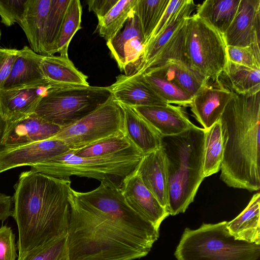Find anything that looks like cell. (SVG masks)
<instances>
[{
  "instance_id": "cell-1",
  "label": "cell",
  "mask_w": 260,
  "mask_h": 260,
  "mask_svg": "<svg viewBox=\"0 0 260 260\" xmlns=\"http://www.w3.org/2000/svg\"><path fill=\"white\" fill-rule=\"evenodd\" d=\"M67 233L70 260H134L146 256L159 230L127 204L107 178L86 192L70 188Z\"/></svg>"
},
{
  "instance_id": "cell-2",
  "label": "cell",
  "mask_w": 260,
  "mask_h": 260,
  "mask_svg": "<svg viewBox=\"0 0 260 260\" xmlns=\"http://www.w3.org/2000/svg\"><path fill=\"white\" fill-rule=\"evenodd\" d=\"M71 181L30 170L14 188L12 217L18 228V256L67 236Z\"/></svg>"
},
{
  "instance_id": "cell-3",
  "label": "cell",
  "mask_w": 260,
  "mask_h": 260,
  "mask_svg": "<svg viewBox=\"0 0 260 260\" xmlns=\"http://www.w3.org/2000/svg\"><path fill=\"white\" fill-rule=\"evenodd\" d=\"M233 96L220 118L224 151L220 179L228 186L260 188V92Z\"/></svg>"
},
{
  "instance_id": "cell-4",
  "label": "cell",
  "mask_w": 260,
  "mask_h": 260,
  "mask_svg": "<svg viewBox=\"0 0 260 260\" xmlns=\"http://www.w3.org/2000/svg\"><path fill=\"white\" fill-rule=\"evenodd\" d=\"M204 138L205 129L196 125L177 135L161 136L160 146L167 166L171 215L186 211L205 178Z\"/></svg>"
},
{
  "instance_id": "cell-5",
  "label": "cell",
  "mask_w": 260,
  "mask_h": 260,
  "mask_svg": "<svg viewBox=\"0 0 260 260\" xmlns=\"http://www.w3.org/2000/svg\"><path fill=\"white\" fill-rule=\"evenodd\" d=\"M226 223H204L196 230L185 228L174 253L177 260H257L260 245L236 240Z\"/></svg>"
},
{
  "instance_id": "cell-6",
  "label": "cell",
  "mask_w": 260,
  "mask_h": 260,
  "mask_svg": "<svg viewBox=\"0 0 260 260\" xmlns=\"http://www.w3.org/2000/svg\"><path fill=\"white\" fill-rule=\"evenodd\" d=\"M143 154L135 146L114 153L80 157L72 150L30 167V170L59 178L73 175L101 181L109 178L123 179L135 171Z\"/></svg>"
},
{
  "instance_id": "cell-7",
  "label": "cell",
  "mask_w": 260,
  "mask_h": 260,
  "mask_svg": "<svg viewBox=\"0 0 260 260\" xmlns=\"http://www.w3.org/2000/svg\"><path fill=\"white\" fill-rule=\"evenodd\" d=\"M112 97L109 87H50L41 98L35 113L62 128L81 119Z\"/></svg>"
},
{
  "instance_id": "cell-8",
  "label": "cell",
  "mask_w": 260,
  "mask_h": 260,
  "mask_svg": "<svg viewBox=\"0 0 260 260\" xmlns=\"http://www.w3.org/2000/svg\"><path fill=\"white\" fill-rule=\"evenodd\" d=\"M226 47L223 35L197 14L187 19L185 49L191 69L219 83L228 60Z\"/></svg>"
},
{
  "instance_id": "cell-9",
  "label": "cell",
  "mask_w": 260,
  "mask_h": 260,
  "mask_svg": "<svg viewBox=\"0 0 260 260\" xmlns=\"http://www.w3.org/2000/svg\"><path fill=\"white\" fill-rule=\"evenodd\" d=\"M125 133L124 114L113 96L95 110L74 123L62 127L54 136L72 150L79 149L97 141Z\"/></svg>"
},
{
  "instance_id": "cell-10",
  "label": "cell",
  "mask_w": 260,
  "mask_h": 260,
  "mask_svg": "<svg viewBox=\"0 0 260 260\" xmlns=\"http://www.w3.org/2000/svg\"><path fill=\"white\" fill-rule=\"evenodd\" d=\"M107 45L112 57L125 75L130 76L137 72L146 42L136 13L114 37L107 41Z\"/></svg>"
},
{
  "instance_id": "cell-11",
  "label": "cell",
  "mask_w": 260,
  "mask_h": 260,
  "mask_svg": "<svg viewBox=\"0 0 260 260\" xmlns=\"http://www.w3.org/2000/svg\"><path fill=\"white\" fill-rule=\"evenodd\" d=\"M71 149L62 141L49 139L0 150V174L16 167L32 166Z\"/></svg>"
},
{
  "instance_id": "cell-12",
  "label": "cell",
  "mask_w": 260,
  "mask_h": 260,
  "mask_svg": "<svg viewBox=\"0 0 260 260\" xmlns=\"http://www.w3.org/2000/svg\"><path fill=\"white\" fill-rule=\"evenodd\" d=\"M260 0H240L235 17L223 35L226 46L259 48Z\"/></svg>"
},
{
  "instance_id": "cell-13",
  "label": "cell",
  "mask_w": 260,
  "mask_h": 260,
  "mask_svg": "<svg viewBox=\"0 0 260 260\" xmlns=\"http://www.w3.org/2000/svg\"><path fill=\"white\" fill-rule=\"evenodd\" d=\"M119 186L128 205L159 230L160 224L170 214L145 186L136 170L122 179Z\"/></svg>"
},
{
  "instance_id": "cell-14",
  "label": "cell",
  "mask_w": 260,
  "mask_h": 260,
  "mask_svg": "<svg viewBox=\"0 0 260 260\" xmlns=\"http://www.w3.org/2000/svg\"><path fill=\"white\" fill-rule=\"evenodd\" d=\"M47 81L0 89V115L6 122L14 121L35 113L48 89Z\"/></svg>"
},
{
  "instance_id": "cell-15",
  "label": "cell",
  "mask_w": 260,
  "mask_h": 260,
  "mask_svg": "<svg viewBox=\"0 0 260 260\" xmlns=\"http://www.w3.org/2000/svg\"><path fill=\"white\" fill-rule=\"evenodd\" d=\"M62 127L48 122L35 113L6 122L2 144L11 147L51 138Z\"/></svg>"
},
{
  "instance_id": "cell-16",
  "label": "cell",
  "mask_w": 260,
  "mask_h": 260,
  "mask_svg": "<svg viewBox=\"0 0 260 260\" xmlns=\"http://www.w3.org/2000/svg\"><path fill=\"white\" fill-rule=\"evenodd\" d=\"M232 96V92L220 82L209 83L193 97L190 110L206 130L220 119Z\"/></svg>"
},
{
  "instance_id": "cell-17",
  "label": "cell",
  "mask_w": 260,
  "mask_h": 260,
  "mask_svg": "<svg viewBox=\"0 0 260 260\" xmlns=\"http://www.w3.org/2000/svg\"><path fill=\"white\" fill-rule=\"evenodd\" d=\"M114 100L130 107L168 105L146 81L142 74H121L108 86Z\"/></svg>"
},
{
  "instance_id": "cell-18",
  "label": "cell",
  "mask_w": 260,
  "mask_h": 260,
  "mask_svg": "<svg viewBox=\"0 0 260 260\" xmlns=\"http://www.w3.org/2000/svg\"><path fill=\"white\" fill-rule=\"evenodd\" d=\"M136 171L145 186L169 212L167 170L161 147L144 154Z\"/></svg>"
},
{
  "instance_id": "cell-19",
  "label": "cell",
  "mask_w": 260,
  "mask_h": 260,
  "mask_svg": "<svg viewBox=\"0 0 260 260\" xmlns=\"http://www.w3.org/2000/svg\"><path fill=\"white\" fill-rule=\"evenodd\" d=\"M133 108L162 136L177 135L196 126L179 106L168 104Z\"/></svg>"
},
{
  "instance_id": "cell-20",
  "label": "cell",
  "mask_w": 260,
  "mask_h": 260,
  "mask_svg": "<svg viewBox=\"0 0 260 260\" xmlns=\"http://www.w3.org/2000/svg\"><path fill=\"white\" fill-rule=\"evenodd\" d=\"M41 67L51 87L89 86L87 76L78 70L68 57L43 56Z\"/></svg>"
},
{
  "instance_id": "cell-21",
  "label": "cell",
  "mask_w": 260,
  "mask_h": 260,
  "mask_svg": "<svg viewBox=\"0 0 260 260\" xmlns=\"http://www.w3.org/2000/svg\"><path fill=\"white\" fill-rule=\"evenodd\" d=\"M119 104L123 111L125 132L143 155L159 147L161 135L133 107Z\"/></svg>"
},
{
  "instance_id": "cell-22",
  "label": "cell",
  "mask_w": 260,
  "mask_h": 260,
  "mask_svg": "<svg viewBox=\"0 0 260 260\" xmlns=\"http://www.w3.org/2000/svg\"><path fill=\"white\" fill-rule=\"evenodd\" d=\"M51 0H28L26 10L19 25L23 30L31 49L44 55L46 21Z\"/></svg>"
},
{
  "instance_id": "cell-23",
  "label": "cell",
  "mask_w": 260,
  "mask_h": 260,
  "mask_svg": "<svg viewBox=\"0 0 260 260\" xmlns=\"http://www.w3.org/2000/svg\"><path fill=\"white\" fill-rule=\"evenodd\" d=\"M43 57L27 46L19 50L10 74L2 89L47 81L41 67Z\"/></svg>"
},
{
  "instance_id": "cell-24",
  "label": "cell",
  "mask_w": 260,
  "mask_h": 260,
  "mask_svg": "<svg viewBox=\"0 0 260 260\" xmlns=\"http://www.w3.org/2000/svg\"><path fill=\"white\" fill-rule=\"evenodd\" d=\"M260 194L255 193L246 207L226 223L229 233L236 239L260 245Z\"/></svg>"
},
{
  "instance_id": "cell-25",
  "label": "cell",
  "mask_w": 260,
  "mask_h": 260,
  "mask_svg": "<svg viewBox=\"0 0 260 260\" xmlns=\"http://www.w3.org/2000/svg\"><path fill=\"white\" fill-rule=\"evenodd\" d=\"M197 7L193 1L185 0L182 6L173 13L159 34L146 44L136 73L155 56Z\"/></svg>"
},
{
  "instance_id": "cell-26",
  "label": "cell",
  "mask_w": 260,
  "mask_h": 260,
  "mask_svg": "<svg viewBox=\"0 0 260 260\" xmlns=\"http://www.w3.org/2000/svg\"><path fill=\"white\" fill-rule=\"evenodd\" d=\"M219 82L230 91L240 94L260 91V69H253L230 61L219 77Z\"/></svg>"
},
{
  "instance_id": "cell-27",
  "label": "cell",
  "mask_w": 260,
  "mask_h": 260,
  "mask_svg": "<svg viewBox=\"0 0 260 260\" xmlns=\"http://www.w3.org/2000/svg\"><path fill=\"white\" fill-rule=\"evenodd\" d=\"M240 0H206L197 5V13L223 35L237 13Z\"/></svg>"
},
{
  "instance_id": "cell-28",
  "label": "cell",
  "mask_w": 260,
  "mask_h": 260,
  "mask_svg": "<svg viewBox=\"0 0 260 260\" xmlns=\"http://www.w3.org/2000/svg\"><path fill=\"white\" fill-rule=\"evenodd\" d=\"M147 72H155L167 78L192 97L209 83L189 66L180 62H171L144 73Z\"/></svg>"
},
{
  "instance_id": "cell-29",
  "label": "cell",
  "mask_w": 260,
  "mask_h": 260,
  "mask_svg": "<svg viewBox=\"0 0 260 260\" xmlns=\"http://www.w3.org/2000/svg\"><path fill=\"white\" fill-rule=\"evenodd\" d=\"M187 19L155 56L136 74H141L171 62H180L189 66L185 49Z\"/></svg>"
},
{
  "instance_id": "cell-30",
  "label": "cell",
  "mask_w": 260,
  "mask_h": 260,
  "mask_svg": "<svg viewBox=\"0 0 260 260\" xmlns=\"http://www.w3.org/2000/svg\"><path fill=\"white\" fill-rule=\"evenodd\" d=\"M224 146L220 119L205 130L203 174L204 178L220 170Z\"/></svg>"
},
{
  "instance_id": "cell-31",
  "label": "cell",
  "mask_w": 260,
  "mask_h": 260,
  "mask_svg": "<svg viewBox=\"0 0 260 260\" xmlns=\"http://www.w3.org/2000/svg\"><path fill=\"white\" fill-rule=\"evenodd\" d=\"M137 0H118L108 13L98 21L96 31L106 41L114 37L135 13Z\"/></svg>"
},
{
  "instance_id": "cell-32",
  "label": "cell",
  "mask_w": 260,
  "mask_h": 260,
  "mask_svg": "<svg viewBox=\"0 0 260 260\" xmlns=\"http://www.w3.org/2000/svg\"><path fill=\"white\" fill-rule=\"evenodd\" d=\"M142 75L155 92L168 104L190 107L193 97L175 83L155 72H147Z\"/></svg>"
},
{
  "instance_id": "cell-33",
  "label": "cell",
  "mask_w": 260,
  "mask_h": 260,
  "mask_svg": "<svg viewBox=\"0 0 260 260\" xmlns=\"http://www.w3.org/2000/svg\"><path fill=\"white\" fill-rule=\"evenodd\" d=\"M82 8L79 0H70L66 12L53 54L59 52L60 56L68 57L69 44L76 32L81 28Z\"/></svg>"
},
{
  "instance_id": "cell-34",
  "label": "cell",
  "mask_w": 260,
  "mask_h": 260,
  "mask_svg": "<svg viewBox=\"0 0 260 260\" xmlns=\"http://www.w3.org/2000/svg\"><path fill=\"white\" fill-rule=\"evenodd\" d=\"M170 1H137L135 13L139 18L146 45L160 21Z\"/></svg>"
},
{
  "instance_id": "cell-35",
  "label": "cell",
  "mask_w": 260,
  "mask_h": 260,
  "mask_svg": "<svg viewBox=\"0 0 260 260\" xmlns=\"http://www.w3.org/2000/svg\"><path fill=\"white\" fill-rule=\"evenodd\" d=\"M133 145L126 133H122L105 138L79 149L71 150L78 156L94 157L114 153Z\"/></svg>"
},
{
  "instance_id": "cell-36",
  "label": "cell",
  "mask_w": 260,
  "mask_h": 260,
  "mask_svg": "<svg viewBox=\"0 0 260 260\" xmlns=\"http://www.w3.org/2000/svg\"><path fill=\"white\" fill-rule=\"evenodd\" d=\"M70 2V0H51L45 31L43 56L53 55L54 47Z\"/></svg>"
},
{
  "instance_id": "cell-37",
  "label": "cell",
  "mask_w": 260,
  "mask_h": 260,
  "mask_svg": "<svg viewBox=\"0 0 260 260\" xmlns=\"http://www.w3.org/2000/svg\"><path fill=\"white\" fill-rule=\"evenodd\" d=\"M17 260H70L67 236L18 256Z\"/></svg>"
},
{
  "instance_id": "cell-38",
  "label": "cell",
  "mask_w": 260,
  "mask_h": 260,
  "mask_svg": "<svg viewBox=\"0 0 260 260\" xmlns=\"http://www.w3.org/2000/svg\"><path fill=\"white\" fill-rule=\"evenodd\" d=\"M228 58L232 62L253 69H260V49L254 47L228 46Z\"/></svg>"
},
{
  "instance_id": "cell-39",
  "label": "cell",
  "mask_w": 260,
  "mask_h": 260,
  "mask_svg": "<svg viewBox=\"0 0 260 260\" xmlns=\"http://www.w3.org/2000/svg\"><path fill=\"white\" fill-rule=\"evenodd\" d=\"M28 0H0L1 21L7 26L17 22L20 24L24 18Z\"/></svg>"
},
{
  "instance_id": "cell-40",
  "label": "cell",
  "mask_w": 260,
  "mask_h": 260,
  "mask_svg": "<svg viewBox=\"0 0 260 260\" xmlns=\"http://www.w3.org/2000/svg\"><path fill=\"white\" fill-rule=\"evenodd\" d=\"M15 235L10 226L0 228V260H16L17 254Z\"/></svg>"
},
{
  "instance_id": "cell-41",
  "label": "cell",
  "mask_w": 260,
  "mask_h": 260,
  "mask_svg": "<svg viewBox=\"0 0 260 260\" xmlns=\"http://www.w3.org/2000/svg\"><path fill=\"white\" fill-rule=\"evenodd\" d=\"M19 50L0 48V89L9 76Z\"/></svg>"
},
{
  "instance_id": "cell-42",
  "label": "cell",
  "mask_w": 260,
  "mask_h": 260,
  "mask_svg": "<svg viewBox=\"0 0 260 260\" xmlns=\"http://www.w3.org/2000/svg\"><path fill=\"white\" fill-rule=\"evenodd\" d=\"M185 0H170L160 21L154 30L152 34L146 43V44L151 40L156 37L164 28L171 16L173 13L180 8L184 3Z\"/></svg>"
},
{
  "instance_id": "cell-43",
  "label": "cell",
  "mask_w": 260,
  "mask_h": 260,
  "mask_svg": "<svg viewBox=\"0 0 260 260\" xmlns=\"http://www.w3.org/2000/svg\"><path fill=\"white\" fill-rule=\"evenodd\" d=\"M118 0H89L87 1L89 11L94 12L98 21L102 19L118 2Z\"/></svg>"
},
{
  "instance_id": "cell-44",
  "label": "cell",
  "mask_w": 260,
  "mask_h": 260,
  "mask_svg": "<svg viewBox=\"0 0 260 260\" xmlns=\"http://www.w3.org/2000/svg\"><path fill=\"white\" fill-rule=\"evenodd\" d=\"M13 197L0 193V221L3 222L12 216L13 211Z\"/></svg>"
},
{
  "instance_id": "cell-45",
  "label": "cell",
  "mask_w": 260,
  "mask_h": 260,
  "mask_svg": "<svg viewBox=\"0 0 260 260\" xmlns=\"http://www.w3.org/2000/svg\"><path fill=\"white\" fill-rule=\"evenodd\" d=\"M6 126V121L0 117V150L4 147L2 144V139L4 135Z\"/></svg>"
},
{
  "instance_id": "cell-46",
  "label": "cell",
  "mask_w": 260,
  "mask_h": 260,
  "mask_svg": "<svg viewBox=\"0 0 260 260\" xmlns=\"http://www.w3.org/2000/svg\"><path fill=\"white\" fill-rule=\"evenodd\" d=\"M1 29H0V39H1Z\"/></svg>"
},
{
  "instance_id": "cell-47",
  "label": "cell",
  "mask_w": 260,
  "mask_h": 260,
  "mask_svg": "<svg viewBox=\"0 0 260 260\" xmlns=\"http://www.w3.org/2000/svg\"><path fill=\"white\" fill-rule=\"evenodd\" d=\"M0 117H1V115H0Z\"/></svg>"
}]
</instances>
